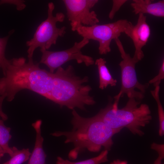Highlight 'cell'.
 <instances>
[{
  "instance_id": "obj_1",
  "label": "cell",
  "mask_w": 164,
  "mask_h": 164,
  "mask_svg": "<svg viewBox=\"0 0 164 164\" xmlns=\"http://www.w3.org/2000/svg\"><path fill=\"white\" fill-rule=\"evenodd\" d=\"M71 123L73 126L70 131H56L52 136H64L65 143H72L74 148L69 152L68 156L74 160L78 155L86 149L94 152H98L102 147L110 151L114 142L112 138L121 131L114 129L105 124L96 114L91 118L80 116L73 109Z\"/></svg>"
},
{
  "instance_id": "obj_8",
  "label": "cell",
  "mask_w": 164,
  "mask_h": 164,
  "mask_svg": "<svg viewBox=\"0 0 164 164\" xmlns=\"http://www.w3.org/2000/svg\"><path fill=\"white\" fill-rule=\"evenodd\" d=\"M88 39L83 38L80 42L74 43L71 47L62 51H52L40 50L42 53L39 63L46 65L50 72L53 73L55 70L67 62L76 60L78 63H84L87 66L93 65L95 62L92 57L84 55L81 49L89 43Z\"/></svg>"
},
{
  "instance_id": "obj_14",
  "label": "cell",
  "mask_w": 164,
  "mask_h": 164,
  "mask_svg": "<svg viewBox=\"0 0 164 164\" xmlns=\"http://www.w3.org/2000/svg\"><path fill=\"white\" fill-rule=\"evenodd\" d=\"M11 128L6 127L4 121L0 119V158L5 154H8L11 157L13 154L12 148L9 145V140L12 138L10 132Z\"/></svg>"
},
{
  "instance_id": "obj_24",
  "label": "cell",
  "mask_w": 164,
  "mask_h": 164,
  "mask_svg": "<svg viewBox=\"0 0 164 164\" xmlns=\"http://www.w3.org/2000/svg\"><path fill=\"white\" fill-rule=\"evenodd\" d=\"M110 164H128V162L126 160L117 159L113 160Z\"/></svg>"
},
{
  "instance_id": "obj_7",
  "label": "cell",
  "mask_w": 164,
  "mask_h": 164,
  "mask_svg": "<svg viewBox=\"0 0 164 164\" xmlns=\"http://www.w3.org/2000/svg\"><path fill=\"white\" fill-rule=\"evenodd\" d=\"M128 21L121 19L114 22L103 25L87 26L79 25L76 29L78 34L83 38L97 41L101 55H106L111 51L110 45L112 39L119 38L124 33Z\"/></svg>"
},
{
  "instance_id": "obj_15",
  "label": "cell",
  "mask_w": 164,
  "mask_h": 164,
  "mask_svg": "<svg viewBox=\"0 0 164 164\" xmlns=\"http://www.w3.org/2000/svg\"><path fill=\"white\" fill-rule=\"evenodd\" d=\"M108 151L104 150L97 156L83 161L73 162L58 156L56 164H100L108 161Z\"/></svg>"
},
{
  "instance_id": "obj_9",
  "label": "cell",
  "mask_w": 164,
  "mask_h": 164,
  "mask_svg": "<svg viewBox=\"0 0 164 164\" xmlns=\"http://www.w3.org/2000/svg\"><path fill=\"white\" fill-rule=\"evenodd\" d=\"M63 2L72 31H76V28L81 24L90 26L99 22L95 12L90 11L98 0H63Z\"/></svg>"
},
{
  "instance_id": "obj_12",
  "label": "cell",
  "mask_w": 164,
  "mask_h": 164,
  "mask_svg": "<svg viewBox=\"0 0 164 164\" xmlns=\"http://www.w3.org/2000/svg\"><path fill=\"white\" fill-rule=\"evenodd\" d=\"M42 123L41 120H38L32 124L36 132V140L33 150L27 164H46V155L43 148L44 139L41 135Z\"/></svg>"
},
{
  "instance_id": "obj_18",
  "label": "cell",
  "mask_w": 164,
  "mask_h": 164,
  "mask_svg": "<svg viewBox=\"0 0 164 164\" xmlns=\"http://www.w3.org/2000/svg\"><path fill=\"white\" fill-rule=\"evenodd\" d=\"M14 30H11L8 35L5 37L0 38V65L2 69L3 75L5 74L6 67L9 60L5 56V52L7 42L9 36L13 33Z\"/></svg>"
},
{
  "instance_id": "obj_20",
  "label": "cell",
  "mask_w": 164,
  "mask_h": 164,
  "mask_svg": "<svg viewBox=\"0 0 164 164\" xmlns=\"http://www.w3.org/2000/svg\"><path fill=\"white\" fill-rule=\"evenodd\" d=\"M127 1V0H113L112 1V7L108 15L109 18L110 19L112 20L114 18L116 12Z\"/></svg>"
},
{
  "instance_id": "obj_11",
  "label": "cell",
  "mask_w": 164,
  "mask_h": 164,
  "mask_svg": "<svg viewBox=\"0 0 164 164\" xmlns=\"http://www.w3.org/2000/svg\"><path fill=\"white\" fill-rule=\"evenodd\" d=\"M131 6L135 14H148L154 16H164V1L152 3L150 0H133Z\"/></svg>"
},
{
  "instance_id": "obj_22",
  "label": "cell",
  "mask_w": 164,
  "mask_h": 164,
  "mask_svg": "<svg viewBox=\"0 0 164 164\" xmlns=\"http://www.w3.org/2000/svg\"><path fill=\"white\" fill-rule=\"evenodd\" d=\"M151 148L156 152L159 156L163 159L164 158V144H159L153 142L151 145Z\"/></svg>"
},
{
  "instance_id": "obj_10",
  "label": "cell",
  "mask_w": 164,
  "mask_h": 164,
  "mask_svg": "<svg viewBox=\"0 0 164 164\" xmlns=\"http://www.w3.org/2000/svg\"><path fill=\"white\" fill-rule=\"evenodd\" d=\"M138 15L136 24L133 25L128 21L124 32L133 41L135 49L133 58L138 62L144 57L142 48L146 45L151 34L150 27L146 22V16L142 14Z\"/></svg>"
},
{
  "instance_id": "obj_5",
  "label": "cell",
  "mask_w": 164,
  "mask_h": 164,
  "mask_svg": "<svg viewBox=\"0 0 164 164\" xmlns=\"http://www.w3.org/2000/svg\"><path fill=\"white\" fill-rule=\"evenodd\" d=\"M54 8L53 2L48 3L47 19L37 27L32 38L26 42V46L29 47L27 51L28 58H32L37 48L47 50L52 45L56 44L59 37L63 36L66 33L65 26L59 28L56 26L57 22L64 21L65 15L62 12H58L54 16L53 12Z\"/></svg>"
},
{
  "instance_id": "obj_27",
  "label": "cell",
  "mask_w": 164,
  "mask_h": 164,
  "mask_svg": "<svg viewBox=\"0 0 164 164\" xmlns=\"http://www.w3.org/2000/svg\"><path fill=\"white\" fill-rule=\"evenodd\" d=\"M0 68H1V66H0Z\"/></svg>"
},
{
  "instance_id": "obj_21",
  "label": "cell",
  "mask_w": 164,
  "mask_h": 164,
  "mask_svg": "<svg viewBox=\"0 0 164 164\" xmlns=\"http://www.w3.org/2000/svg\"><path fill=\"white\" fill-rule=\"evenodd\" d=\"M25 1L19 0H1L0 1V5L3 4L13 5L16 6V9L21 11L26 7Z\"/></svg>"
},
{
  "instance_id": "obj_25",
  "label": "cell",
  "mask_w": 164,
  "mask_h": 164,
  "mask_svg": "<svg viewBox=\"0 0 164 164\" xmlns=\"http://www.w3.org/2000/svg\"><path fill=\"white\" fill-rule=\"evenodd\" d=\"M163 159L162 158L158 156L157 159L155 161L154 164H162V161Z\"/></svg>"
},
{
  "instance_id": "obj_26",
  "label": "cell",
  "mask_w": 164,
  "mask_h": 164,
  "mask_svg": "<svg viewBox=\"0 0 164 164\" xmlns=\"http://www.w3.org/2000/svg\"><path fill=\"white\" fill-rule=\"evenodd\" d=\"M0 160H1V159L0 158Z\"/></svg>"
},
{
  "instance_id": "obj_4",
  "label": "cell",
  "mask_w": 164,
  "mask_h": 164,
  "mask_svg": "<svg viewBox=\"0 0 164 164\" xmlns=\"http://www.w3.org/2000/svg\"><path fill=\"white\" fill-rule=\"evenodd\" d=\"M109 98L108 103L96 115L107 125L114 129L120 131L124 128L134 135L142 136L145 133L141 128L149 124L152 119L149 106L142 104L135 98H128L125 106L121 109Z\"/></svg>"
},
{
  "instance_id": "obj_3",
  "label": "cell",
  "mask_w": 164,
  "mask_h": 164,
  "mask_svg": "<svg viewBox=\"0 0 164 164\" xmlns=\"http://www.w3.org/2000/svg\"><path fill=\"white\" fill-rule=\"evenodd\" d=\"M53 76L48 99L61 108L66 106L72 110L77 108L86 111V105L95 104L93 97L89 94L91 87L84 84L88 82V77L77 76L72 66L68 65L66 69L59 67Z\"/></svg>"
},
{
  "instance_id": "obj_6",
  "label": "cell",
  "mask_w": 164,
  "mask_h": 164,
  "mask_svg": "<svg viewBox=\"0 0 164 164\" xmlns=\"http://www.w3.org/2000/svg\"><path fill=\"white\" fill-rule=\"evenodd\" d=\"M114 40L122 59L119 64L121 70V87L119 93L114 97V102L118 103L119 99L125 94L128 98H135L141 101L149 84L148 83L142 84L139 82L135 69L136 64L138 62L126 52L119 38Z\"/></svg>"
},
{
  "instance_id": "obj_23",
  "label": "cell",
  "mask_w": 164,
  "mask_h": 164,
  "mask_svg": "<svg viewBox=\"0 0 164 164\" xmlns=\"http://www.w3.org/2000/svg\"><path fill=\"white\" fill-rule=\"evenodd\" d=\"M6 97L5 95H0V117L4 121L8 119L7 115L2 110V105L4 100Z\"/></svg>"
},
{
  "instance_id": "obj_13",
  "label": "cell",
  "mask_w": 164,
  "mask_h": 164,
  "mask_svg": "<svg viewBox=\"0 0 164 164\" xmlns=\"http://www.w3.org/2000/svg\"><path fill=\"white\" fill-rule=\"evenodd\" d=\"M95 64L97 67L99 76V88L101 90L106 88L108 85L115 87L117 80L113 78L106 66L105 59L100 58L96 60Z\"/></svg>"
},
{
  "instance_id": "obj_16",
  "label": "cell",
  "mask_w": 164,
  "mask_h": 164,
  "mask_svg": "<svg viewBox=\"0 0 164 164\" xmlns=\"http://www.w3.org/2000/svg\"><path fill=\"white\" fill-rule=\"evenodd\" d=\"M160 90L159 86L155 87L154 90L151 91L150 93L157 104L159 123V134L162 137L164 135V111L160 99Z\"/></svg>"
},
{
  "instance_id": "obj_19",
  "label": "cell",
  "mask_w": 164,
  "mask_h": 164,
  "mask_svg": "<svg viewBox=\"0 0 164 164\" xmlns=\"http://www.w3.org/2000/svg\"><path fill=\"white\" fill-rule=\"evenodd\" d=\"M164 79V60H163L158 74L152 79L150 80L148 83L149 84H152L155 87L159 86L162 80Z\"/></svg>"
},
{
  "instance_id": "obj_17",
  "label": "cell",
  "mask_w": 164,
  "mask_h": 164,
  "mask_svg": "<svg viewBox=\"0 0 164 164\" xmlns=\"http://www.w3.org/2000/svg\"><path fill=\"white\" fill-rule=\"evenodd\" d=\"M13 154L10 159L3 164H22L29 160L31 153L28 148L18 149L15 146L12 147Z\"/></svg>"
},
{
  "instance_id": "obj_2",
  "label": "cell",
  "mask_w": 164,
  "mask_h": 164,
  "mask_svg": "<svg viewBox=\"0 0 164 164\" xmlns=\"http://www.w3.org/2000/svg\"><path fill=\"white\" fill-rule=\"evenodd\" d=\"M53 74L41 68L32 58L26 62L23 57L9 60L4 77L0 78V95H5L12 101L20 91L27 89L49 99Z\"/></svg>"
}]
</instances>
